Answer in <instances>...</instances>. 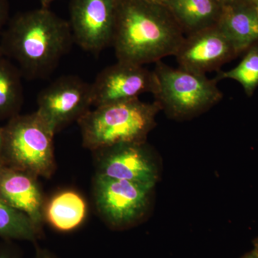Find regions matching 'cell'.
<instances>
[{
  "instance_id": "1",
  "label": "cell",
  "mask_w": 258,
  "mask_h": 258,
  "mask_svg": "<svg viewBox=\"0 0 258 258\" xmlns=\"http://www.w3.org/2000/svg\"><path fill=\"white\" fill-rule=\"evenodd\" d=\"M184 32L159 0H117L111 45L118 61L144 66L175 55Z\"/></svg>"
},
{
  "instance_id": "2",
  "label": "cell",
  "mask_w": 258,
  "mask_h": 258,
  "mask_svg": "<svg viewBox=\"0 0 258 258\" xmlns=\"http://www.w3.org/2000/svg\"><path fill=\"white\" fill-rule=\"evenodd\" d=\"M74 42L69 23L41 7L17 17L5 38L8 52L32 79L49 76Z\"/></svg>"
},
{
  "instance_id": "3",
  "label": "cell",
  "mask_w": 258,
  "mask_h": 258,
  "mask_svg": "<svg viewBox=\"0 0 258 258\" xmlns=\"http://www.w3.org/2000/svg\"><path fill=\"white\" fill-rule=\"evenodd\" d=\"M160 106L139 98L96 107L78 120L84 147L95 152L119 144L143 143Z\"/></svg>"
},
{
  "instance_id": "4",
  "label": "cell",
  "mask_w": 258,
  "mask_h": 258,
  "mask_svg": "<svg viewBox=\"0 0 258 258\" xmlns=\"http://www.w3.org/2000/svg\"><path fill=\"white\" fill-rule=\"evenodd\" d=\"M3 132V164L50 178L55 169V132L37 111L15 115Z\"/></svg>"
},
{
  "instance_id": "5",
  "label": "cell",
  "mask_w": 258,
  "mask_h": 258,
  "mask_svg": "<svg viewBox=\"0 0 258 258\" xmlns=\"http://www.w3.org/2000/svg\"><path fill=\"white\" fill-rule=\"evenodd\" d=\"M152 71L156 103L171 117L190 118L206 111L223 98L216 79L171 67L161 61Z\"/></svg>"
},
{
  "instance_id": "6",
  "label": "cell",
  "mask_w": 258,
  "mask_h": 258,
  "mask_svg": "<svg viewBox=\"0 0 258 258\" xmlns=\"http://www.w3.org/2000/svg\"><path fill=\"white\" fill-rule=\"evenodd\" d=\"M153 186L96 175L93 197L97 210L111 227L135 223L147 210Z\"/></svg>"
},
{
  "instance_id": "7",
  "label": "cell",
  "mask_w": 258,
  "mask_h": 258,
  "mask_svg": "<svg viewBox=\"0 0 258 258\" xmlns=\"http://www.w3.org/2000/svg\"><path fill=\"white\" fill-rule=\"evenodd\" d=\"M92 106L91 84L78 76H66L39 93L36 111L56 134L78 122Z\"/></svg>"
},
{
  "instance_id": "8",
  "label": "cell",
  "mask_w": 258,
  "mask_h": 258,
  "mask_svg": "<svg viewBox=\"0 0 258 258\" xmlns=\"http://www.w3.org/2000/svg\"><path fill=\"white\" fill-rule=\"evenodd\" d=\"M116 5L117 0H73L69 24L74 41L94 54L111 45Z\"/></svg>"
},
{
  "instance_id": "9",
  "label": "cell",
  "mask_w": 258,
  "mask_h": 258,
  "mask_svg": "<svg viewBox=\"0 0 258 258\" xmlns=\"http://www.w3.org/2000/svg\"><path fill=\"white\" fill-rule=\"evenodd\" d=\"M238 55L232 42L217 24L184 37L174 56L181 69L206 75L219 71L224 64Z\"/></svg>"
},
{
  "instance_id": "10",
  "label": "cell",
  "mask_w": 258,
  "mask_h": 258,
  "mask_svg": "<svg viewBox=\"0 0 258 258\" xmlns=\"http://www.w3.org/2000/svg\"><path fill=\"white\" fill-rule=\"evenodd\" d=\"M93 152L97 163L96 175L153 187L157 183V167L146 142L116 144Z\"/></svg>"
},
{
  "instance_id": "11",
  "label": "cell",
  "mask_w": 258,
  "mask_h": 258,
  "mask_svg": "<svg viewBox=\"0 0 258 258\" xmlns=\"http://www.w3.org/2000/svg\"><path fill=\"white\" fill-rule=\"evenodd\" d=\"M152 71L139 66L118 61L103 69L91 84L93 106L99 107L137 99L145 93H152Z\"/></svg>"
},
{
  "instance_id": "12",
  "label": "cell",
  "mask_w": 258,
  "mask_h": 258,
  "mask_svg": "<svg viewBox=\"0 0 258 258\" xmlns=\"http://www.w3.org/2000/svg\"><path fill=\"white\" fill-rule=\"evenodd\" d=\"M37 178L26 171L0 165V198L26 215L42 232L45 202Z\"/></svg>"
},
{
  "instance_id": "13",
  "label": "cell",
  "mask_w": 258,
  "mask_h": 258,
  "mask_svg": "<svg viewBox=\"0 0 258 258\" xmlns=\"http://www.w3.org/2000/svg\"><path fill=\"white\" fill-rule=\"evenodd\" d=\"M217 25L239 55L258 45V14L255 6L235 3L225 7Z\"/></svg>"
},
{
  "instance_id": "14",
  "label": "cell",
  "mask_w": 258,
  "mask_h": 258,
  "mask_svg": "<svg viewBox=\"0 0 258 258\" xmlns=\"http://www.w3.org/2000/svg\"><path fill=\"white\" fill-rule=\"evenodd\" d=\"M187 35L217 25L223 7L217 0H162Z\"/></svg>"
},
{
  "instance_id": "15",
  "label": "cell",
  "mask_w": 258,
  "mask_h": 258,
  "mask_svg": "<svg viewBox=\"0 0 258 258\" xmlns=\"http://www.w3.org/2000/svg\"><path fill=\"white\" fill-rule=\"evenodd\" d=\"M87 215L86 200L74 190L56 194L45 203L44 217L52 228L71 232L79 228Z\"/></svg>"
},
{
  "instance_id": "16",
  "label": "cell",
  "mask_w": 258,
  "mask_h": 258,
  "mask_svg": "<svg viewBox=\"0 0 258 258\" xmlns=\"http://www.w3.org/2000/svg\"><path fill=\"white\" fill-rule=\"evenodd\" d=\"M0 236L5 238L36 242L41 238L42 232L26 215L0 198Z\"/></svg>"
},
{
  "instance_id": "17",
  "label": "cell",
  "mask_w": 258,
  "mask_h": 258,
  "mask_svg": "<svg viewBox=\"0 0 258 258\" xmlns=\"http://www.w3.org/2000/svg\"><path fill=\"white\" fill-rule=\"evenodd\" d=\"M23 101V91L18 71L0 56V117L13 115Z\"/></svg>"
},
{
  "instance_id": "18",
  "label": "cell",
  "mask_w": 258,
  "mask_h": 258,
  "mask_svg": "<svg viewBox=\"0 0 258 258\" xmlns=\"http://www.w3.org/2000/svg\"><path fill=\"white\" fill-rule=\"evenodd\" d=\"M215 79L217 81L234 80L242 86L247 96H252L258 87V45L246 51L242 60L234 69L219 71Z\"/></svg>"
},
{
  "instance_id": "19",
  "label": "cell",
  "mask_w": 258,
  "mask_h": 258,
  "mask_svg": "<svg viewBox=\"0 0 258 258\" xmlns=\"http://www.w3.org/2000/svg\"><path fill=\"white\" fill-rule=\"evenodd\" d=\"M0 258H20L18 252L10 246L4 245L0 247Z\"/></svg>"
},
{
  "instance_id": "20",
  "label": "cell",
  "mask_w": 258,
  "mask_h": 258,
  "mask_svg": "<svg viewBox=\"0 0 258 258\" xmlns=\"http://www.w3.org/2000/svg\"><path fill=\"white\" fill-rule=\"evenodd\" d=\"M33 258H57V256L49 251L48 249L37 247Z\"/></svg>"
},
{
  "instance_id": "21",
  "label": "cell",
  "mask_w": 258,
  "mask_h": 258,
  "mask_svg": "<svg viewBox=\"0 0 258 258\" xmlns=\"http://www.w3.org/2000/svg\"><path fill=\"white\" fill-rule=\"evenodd\" d=\"M6 5L3 0H0V28L4 23L5 17H6Z\"/></svg>"
},
{
  "instance_id": "22",
  "label": "cell",
  "mask_w": 258,
  "mask_h": 258,
  "mask_svg": "<svg viewBox=\"0 0 258 258\" xmlns=\"http://www.w3.org/2000/svg\"><path fill=\"white\" fill-rule=\"evenodd\" d=\"M217 1L218 2L223 8L237 3V0H217Z\"/></svg>"
},
{
  "instance_id": "23",
  "label": "cell",
  "mask_w": 258,
  "mask_h": 258,
  "mask_svg": "<svg viewBox=\"0 0 258 258\" xmlns=\"http://www.w3.org/2000/svg\"><path fill=\"white\" fill-rule=\"evenodd\" d=\"M55 0H39L40 3V6L43 8H49L50 5L52 4Z\"/></svg>"
},
{
  "instance_id": "24",
  "label": "cell",
  "mask_w": 258,
  "mask_h": 258,
  "mask_svg": "<svg viewBox=\"0 0 258 258\" xmlns=\"http://www.w3.org/2000/svg\"><path fill=\"white\" fill-rule=\"evenodd\" d=\"M3 132H2V128H0V165L3 164Z\"/></svg>"
},
{
  "instance_id": "25",
  "label": "cell",
  "mask_w": 258,
  "mask_h": 258,
  "mask_svg": "<svg viewBox=\"0 0 258 258\" xmlns=\"http://www.w3.org/2000/svg\"><path fill=\"white\" fill-rule=\"evenodd\" d=\"M242 258H258L257 252L255 250V249H254L253 250L249 252V253H247L246 254V255H244Z\"/></svg>"
},
{
  "instance_id": "26",
  "label": "cell",
  "mask_w": 258,
  "mask_h": 258,
  "mask_svg": "<svg viewBox=\"0 0 258 258\" xmlns=\"http://www.w3.org/2000/svg\"><path fill=\"white\" fill-rule=\"evenodd\" d=\"M254 249H255L256 251H257L258 253V238L257 240L254 241Z\"/></svg>"
},
{
  "instance_id": "27",
  "label": "cell",
  "mask_w": 258,
  "mask_h": 258,
  "mask_svg": "<svg viewBox=\"0 0 258 258\" xmlns=\"http://www.w3.org/2000/svg\"><path fill=\"white\" fill-rule=\"evenodd\" d=\"M251 1L253 2V3H255V5L258 4V0H251Z\"/></svg>"
},
{
  "instance_id": "28",
  "label": "cell",
  "mask_w": 258,
  "mask_h": 258,
  "mask_svg": "<svg viewBox=\"0 0 258 258\" xmlns=\"http://www.w3.org/2000/svg\"><path fill=\"white\" fill-rule=\"evenodd\" d=\"M254 6H255L256 10H257V13L258 14V4L254 5Z\"/></svg>"
},
{
  "instance_id": "29",
  "label": "cell",
  "mask_w": 258,
  "mask_h": 258,
  "mask_svg": "<svg viewBox=\"0 0 258 258\" xmlns=\"http://www.w3.org/2000/svg\"><path fill=\"white\" fill-rule=\"evenodd\" d=\"M1 52H2V51H1V50H0V56H1Z\"/></svg>"
},
{
  "instance_id": "30",
  "label": "cell",
  "mask_w": 258,
  "mask_h": 258,
  "mask_svg": "<svg viewBox=\"0 0 258 258\" xmlns=\"http://www.w3.org/2000/svg\"><path fill=\"white\" fill-rule=\"evenodd\" d=\"M159 1H161H161H162V0H159Z\"/></svg>"
}]
</instances>
